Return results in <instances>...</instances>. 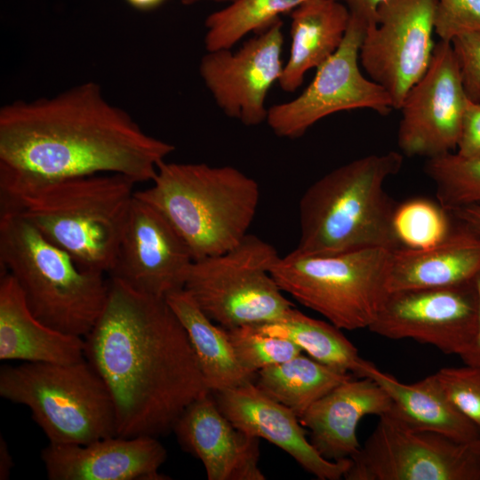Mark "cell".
Wrapping results in <instances>:
<instances>
[{
	"instance_id": "1",
	"label": "cell",
	"mask_w": 480,
	"mask_h": 480,
	"mask_svg": "<svg viewBox=\"0 0 480 480\" xmlns=\"http://www.w3.org/2000/svg\"><path fill=\"white\" fill-rule=\"evenodd\" d=\"M174 145L144 132L95 82L0 109V192L70 178L119 174L152 181Z\"/></svg>"
},
{
	"instance_id": "2",
	"label": "cell",
	"mask_w": 480,
	"mask_h": 480,
	"mask_svg": "<svg viewBox=\"0 0 480 480\" xmlns=\"http://www.w3.org/2000/svg\"><path fill=\"white\" fill-rule=\"evenodd\" d=\"M108 281L105 307L84 337V357L110 393L116 436L156 437L210 390L166 299Z\"/></svg>"
},
{
	"instance_id": "3",
	"label": "cell",
	"mask_w": 480,
	"mask_h": 480,
	"mask_svg": "<svg viewBox=\"0 0 480 480\" xmlns=\"http://www.w3.org/2000/svg\"><path fill=\"white\" fill-rule=\"evenodd\" d=\"M401 152L390 150L355 159L326 173L300 201V239L292 251L328 256L363 249L401 247L393 228L396 204L386 181L399 172Z\"/></svg>"
},
{
	"instance_id": "4",
	"label": "cell",
	"mask_w": 480,
	"mask_h": 480,
	"mask_svg": "<svg viewBox=\"0 0 480 480\" xmlns=\"http://www.w3.org/2000/svg\"><path fill=\"white\" fill-rule=\"evenodd\" d=\"M136 183L119 174L70 178L1 196L84 269L108 275L126 227Z\"/></svg>"
},
{
	"instance_id": "5",
	"label": "cell",
	"mask_w": 480,
	"mask_h": 480,
	"mask_svg": "<svg viewBox=\"0 0 480 480\" xmlns=\"http://www.w3.org/2000/svg\"><path fill=\"white\" fill-rule=\"evenodd\" d=\"M152 182L135 196L169 221L194 260L236 245L248 234L260 201L258 182L233 166L164 160Z\"/></svg>"
},
{
	"instance_id": "6",
	"label": "cell",
	"mask_w": 480,
	"mask_h": 480,
	"mask_svg": "<svg viewBox=\"0 0 480 480\" xmlns=\"http://www.w3.org/2000/svg\"><path fill=\"white\" fill-rule=\"evenodd\" d=\"M0 267L20 286L33 315L60 332L84 338L108 294L105 274L82 268L17 212L2 209Z\"/></svg>"
},
{
	"instance_id": "7",
	"label": "cell",
	"mask_w": 480,
	"mask_h": 480,
	"mask_svg": "<svg viewBox=\"0 0 480 480\" xmlns=\"http://www.w3.org/2000/svg\"><path fill=\"white\" fill-rule=\"evenodd\" d=\"M0 395L26 405L51 444H85L116 436L110 393L85 358L66 364H5Z\"/></svg>"
},
{
	"instance_id": "8",
	"label": "cell",
	"mask_w": 480,
	"mask_h": 480,
	"mask_svg": "<svg viewBox=\"0 0 480 480\" xmlns=\"http://www.w3.org/2000/svg\"><path fill=\"white\" fill-rule=\"evenodd\" d=\"M393 251L363 249L328 256L291 252L271 268L283 292L340 329L369 328L388 294Z\"/></svg>"
},
{
	"instance_id": "9",
	"label": "cell",
	"mask_w": 480,
	"mask_h": 480,
	"mask_svg": "<svg viewBox=\"0 0 480 480\" xmlns=\"http://www.w3.org/2000/svg\"><path fill=\"white\" fill-rule=\"evenodd\" d=\"M279 258L272 244L247 234L227 252L194 260L184 290L226 329L276 320L294 307L271 276Z\"/></svg>"
},
{
	"instance_id": "10",
	"label": "cell",
	"mask_w": 480,
	"mask_h": 480,
	"mask_svg": "<svg viewBox=\"0 0 480 480\" xmlns=\"http://www.w3.org/2000/svg\"><path fill=\"white\" fill-rule=\"evenodd\" d=\"M350 460L346 480H480V440L414 429L388 412Z\"/></svg>"
},
{
	"instance_id": "11",
	"label": "cell",
	"mask_w": 480,
	"mask_h": 480,
	"mask_svg": "<svg viewBox=\"0 0 480 480\" xmlns=\"http://www.w3.org/2000/svg\"><path fill=\"white\" fill-rule=\"evenodd\" d=\"M366 26L350 16L339 49L316 68L311 83L295 99L268 109L267 123L283 138L296 139L316 122L340 111L372 109L388 115L393 103L383 87L360 69L359 51Z\"/></svg>"
},
{
	"instance_id": "12",
	"label": "cell",
	"mask_w": 480,
	"mask_h": 480,
	"mask_svg": "<svg viewBox=\"0 0 480 480\" xmlns=\"http://www.w3.org/2000/svg\"><path fill=\"white\" fill-rule=\"evenodd\" d=\"M436 0H385L366 28L359 61L367 76L384 88L394 109L428 69L436 46Z\"/></svg>"
},
{
	"instance_id": "13",
	"label": "cell",
	"mask_w": 480,
	"mask_h": 480,
	"mask_svg": "<svg viewBox=\"0 0 480 480\" xmlns=\"http://www.w3.org/2000/svg\"><path fill=\"white\" fill-rule=\"evenodd\" d=\"M478 318L474 279L451 286L390 292L368 330L390 340L412 339L460 356L475 339Z\"/></svg>"
},
{
	"instance_id": "14",
	"label": "cell",
	"mask_w": 480,
	"mask_h": 480,
	"mask_svg": "<svg viewBox=\"0 0 480 480\" xmlns=\"http://www.w3.org/2000/svg\"><path fill=\"white\" fill-rule=\"evenodd\" d=\"M467 101L452 44L439 41L398 109L401 153L429 159L455 152Z\"/></svg>"
},
{
	"instance_id": "15",
	"label": "cell",
	"mask_w": 480,
	"mask_h": 480,
	"mask_svg": "<svg viewBox=\"0 0 480 480\" xmlns=\"http://www.w3.org/2000/svg\"><path fill=\"white\" fill-rule=\"evenodd\" d=\"M282 26L279 19L237 51H207L201 59L200 76L217 106L246 126L267 119L266 98L284 68Z\"/></svg>"
},
{
	"instance_id": "16",
	"label": "cell",
	"mask_w": 480,
	"mask_h": 480,
	"mask_svg": "<svg viewBox=\"0 0 480 480\" xmlns=\"http://www.w3.org/2000/svg\"><path fill=\"white\" fill-rule=\"evenodd\" d=\"M193 261L187 244L169 221L134 195L116 259L108 276L138 292L165 298L184 289Z\"/></svg>"
},
{
	"instance_id": "17",
	"label": "cell",
	"mask_w": 480,
	"mask_h": 480,
	"mask_svg": "<svg viewBox=\"0 0 480 480\" xmlns=\"http://www.w3.org/2000/svg\"><path fill=\"white\" fill-rule=\"evenodd\" d=\"M213 394L221 412L238 429L276 445L320 480L344 478L351 460L324 458L307 438L296 413L267 396L254 382Z\"/></svg>"
},
{
	"instance_id": "18",
	"label": "cell",
	"mask_w": 480,
	"mask_h": 480,
	"mask_svg": "<svg viewBox=\"0 0 480 480\" xmlns=\"http://www.w3.org/2000/svg\"><path fill=\"white\" fill-rule=\"evenodd\" d=\"M50 480H163L167 452L156 436H113L85 444H51L42 451Z\"/></svg>"
},
{
	"instance_id": "19",
	"label": "cell",
	"mask_w": 480,
	"mask_h": 480,
	"mask_svg": "<svg viewBox=\"0 0 480 480\" xmlns=\"http://www.w3.org/2000/svg\"><path fill=\"white\" fill-rule=\"evenodd\" d=\"M172 431L184 450L198 458L209 480H264L260 438L235 427L212 393L191 403Z\"/></svg>"
},
{
	"instance_id": "20",
	"label": "cell",
	"mask_w": 480,
	"mask_h": 480,
	"mask_svg": "<svg viewBox=\"0 0 480 480\" xmlns=\"http://www.w3.org/2000/svg\"><path fill=\"white\" fill-rule=\"evenodd\" d=\"M391 406V398L378 383L356 377L335 387L299 419L324 458L341 460L351 459L361 448L356 436L359 421L366 415L387 413Z\"/></svg>"
},
{
	"instance_id": "21",
	"label": "cell",
	"mask_w": 480,
	"mask_h": 480,
	"mask_svg": "<svg viewBox=\"0 0 480 480\" xmlns=\"http://www.w3.org/2000/svg\"><path fill=\"white\" fill-rule=\"evenodd\" d=\"M84 338L55 330L29 309L14 277L0 276V360L72 364L84 359Z\"/></svg>"
},
{
	"instance_id": "22",
	"label": "cell",
	"mask_w": 480,
	"mask_h": 480,
	"mask_svg": "<svg viewBox=\"0 0 480 480\" xmlns=\"http://www.w3.org/2000/svg\"><path fill=\"white\" fill-rule=\"evenodd\" d=\"M480 272V237L458 222L450 236L428 249L393 252L388 292L467 283Z\"/></svg>"
},
{
	"instance_id": "23",
	"label": "cell",
	"mask_w": 480,
	"mask_h": 480,
	"mask_svg": "<svg viewBox=\"0 0 480 480\" xmlns=\"http://www.w3.org/2000/svg\"><path fill=\"white\" fill-rule=\"evenodd\" d=\"M356 377H368L388 395V412L408 427L442 434L461 442L480 440L479 430L454 406L435 375L407 384L363 360Z\"/></svg>"
},
{
	"instance_id": "24",
	"label": "cell",
	"mask_w": 480,
	"mask_h": 480,
	"mask_svg": "<svg viewBox=\"0 0 480 480\" xmlns=\"http://www.w3.org/2000/svg\"><path fill=\"white\" fill-rule=\"evenodd\" d=\"M341 0H307L291 12V51L278 84L284 92L298 89L306 73L317 68L340 46L350 12Z\"/></svg>"
},
{
	"instance_id": "25",
	"label": "cell",
	"mask_w": 480,
	"mask_h": 480,
	"mask_svg": "<svg viewBox=\"0 0 480 480\" xmlns=\"http://www.w3.org/2000/svg\"><path fill=\"white\" fill-rule=\"evenodd\" d=\"M165 299L188 333L211 393L256 380L257 374L246 370L237 359L228 330L213 324L184 289L171 292Z\"/></svg>"
},
{
	"instance_id": "26",
	"label": "cell",
	"mask_w": 480,
	"mask_h": 480,
	"mask_svg": "<svg viewBox=\"0 0 480 480\" xmlns=\"http://www.w3.org/2000/svg\"><path fill=\"white\" fill-rule=\"evenodd\" d=\"M352 373L333 370L302 354L257 372L255 385L300 418L314 403Z\"/></svg>"
},
{
	"instance_id": "27",
	"label": "cell",
	"mask_w": 480,
	"mask_h": 480,
	"mask_svg": "<svg viewBox=\"0 0 480 480\" xmlns=\"http://www.w3.org/2000/svg\"><path fill=\"white\" fill-rule=\"evenodd\" d=\"M251 326L261 333L292 340L311 358L340 372L356 375L364 360L341 329L294 307L276 320Z\"/></svg>"
},
{
	"instance_id": "28",
	"label": "cell",
	"mask_w": 480,
	"mask_h": 480,
	"mask_svg": "<svg viewBox=\"0 0 480 480\" xmlns=\"http://www.w3.org/2000/svg\"><path fill=\"white\" fill-rule=\"evenodd\" d=\"M307 0H236L205 20L206 51L232 48L251 32L266 29ZM345 1V0H344Z\"/></svg>"
},
{
	"instance_id": "29",
	"label": "cell",
	"mask_w": 480,
	"mask_h": 480,
	"mask_svg": "<svg viewBox=\"0 0 480 480\" xmlns=\"http://www.w3.org/2000/svg\"><path fill=\"white\" fill-rule=\"evenodd\" d=\"M452 216L438 201L412 197L396 204L393 228L401 247L422 250L433 247L452 232Z\"/></svg>"
},
{
	"instance_id": "30",
	"label": "cell",
	"mask_w": 480,
	"mask_h": 480,
	"mask_svg": "<svg viewBox=\"0 0 480 480\" xmlns=\"http://www.w3.org/2000/svg\"><path fill=\"white\" fill-rule=\"evenodd\" d=\"M424 171L435 184L438 203L448 212L480 206V156L447 153L427 159Z\"/></svg>"
},
{
	"instance_id": "31",
	"label": "cell",
	"mask_w": 480,
	"mask_h": 480,
	"mask_svg": "<svg viewBox=\"0 0 480 480\" xmlns=\"http://www.w3.org/2000/svg\"><path fill=\"white\" fill-rule=\"evenodd\" d=\"M227 330L237 359L246 370L256 374L302 352L292 340L261 333L251 325Z\"/></svg>"
},
{
	"instance_id": "32",
	"label": "cell",
	"mask_w": 480,
	"mask_h": 480,
	"mask_svg": "<svg viewBox=\"0 0 480 480\" xmlns=\"http://www.w3.org/2000/svg\"><path fill=\"white\" fill-rule=\"evenodd\" d=\"M434 375L454 406L480 432V366L445 367Z\"/></svg>"
},
{
	"instance_id": "33",
	"label": "cell",
	"mask_w": 480,
	"mask_h": 480,
	"mask_svg": "<svg viewBox=\"0 0 480 480\" xmlns=\"http://www.w3.org/2000/svg\"><path fill=\"white\" fill-rule=\"evenodd\" d=\"M474 31L480 32V0H436L435 34L440 41Z\"/></svg>"
},
{
	"instance_id": "34",
	"label": "cell",
	"mask_w": 480,
	"mask_h": 480,
	"mask_svg": "<svg viewBox=\"0 0 480 480\" xmlns=\"http://www.w3.org/2000/svg\"><path fill=\"white\" fill-rule=\"evenodd\" d=\"M468 100L480 102V32H467L451 42Z\"/></svg>"
},
{
	"instance_id": "35",
	"label": "cell",
	"mask_w": 480,
	"mask_h": 480,
	"mask_svg": "<svg viewBox=\"0 0 480 480\" xmlns=\"http://www.w3.org/2000/svg\"><path fill=\"white\" fill-rule=\"evenodd\" d=\"M455 153L466 158L480 156V102L468 99Z\"/></svg>"
},
{
	"instance_id": "36",
	"label": "cell",
	"mask_w": 480,
	"mask_h": 480,
	"mask_svg": "<svg viewBox=\"0 0 480 480\" xmlns=\"http://www.w3.org/2000/svg\"><path fill=\"white\" fill-rule=\"evenodd\" d=\"M350 16L367 27L373 24L379 5L385 0H345Z\"/></svg>"
},
{
	"instance_id": "37",
	"label": "cell",
	"mask_w": 480,
	"mask_h": 480,
	"mask_svg": "<svg viewBox=\"0 0 480 480\" xmlns=\"http://www.w3.org/2000/svg\"><path fill=\"white\" fill-rule=\"evenodd\" d=\"M457 222L480 237V206H465L450 211Z\"/></svg>"
},
{
	"instance_id": "38",
	"label": "cell",
	"mask_w": 480,
	"mask_h": 480,
	"mask_svg": "<svg viewBox=\"0 0 480 480\" xmlns=\"http://www.w3.org/2000/svg\"><path fill=\"white\" fill-rule=\"evenodd\" d=\"M475 284L479 300L478 327L471 345L460 357L463 361L464 364L480 366V272L475 277Z\"/></svg>"
},
{
	"instance_id": "39",
	"label": "cell",
	"mask_w": 480,
	"mask_h": 480,
	"mask_svg": "<svg viewBox=\"0 0 480 480\" xmlns=\"http://www.w3.org/2000/svg\"><path fill=\"white\" fill-rule=\"evenodd\" d=\"M13 466V460L5 440L0 438V479L6 480L10 477Z\"/></svg>"
},
{
	"instance_id": "40",
	"label": "cell",
	"mask_w": 480,
	"mask_h": 480,
	"mask_svg": "<svg viewBox=\"0 0 480 480\" xmlns=\"http://www.w3.org/2000/svg\"><path fill=\"white\" fill-rule=\"evenodd\" d=\"M132 8L148 12L154 10L163 4L166 0H125Z\"/></svg>"
},
{
	"instance_id": "41",
	"label": "cell",
	"mask_w": 480,
	"mask_h": 480,
	"mask_svg": "<svg viewBox=\"0 0 480 480\" xmlns=\"http://www.w3.org/2000/svg\"><path fill=\"white\" fill-rule=\"evenodd\" d=\"M183 4L190 5L200 1H213V2H225V3H234L236 0H180Z\"/></svg>"
}]
</instances>
